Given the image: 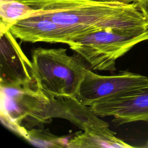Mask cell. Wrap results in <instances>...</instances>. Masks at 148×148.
Masks as SVG:
<instances>
[{
  "label": "cell",
  "mask_w": 148,
  "mask_h": 148,
  "mask_svg": "<svg viewBox=\"0 0 148 148\" xmlns=\"http://www.w3.org/2000/svg\"><path fill=\"white\" fill-rule=\"evenodd\" d=\"M147 84L148 78L139 74L123 71L105 76L95 73L88 68L76 98L83 105L90 106L103 98Z\"/></svg>",
  "instance_id": "5b68a950"
},
{
  "label": "cell",
  "mask_w": 148,
  "mask_h": 148,
  "mask_svg": "<svg viewBox=\"0 0 148 148\" xmlns=\"http://www.w3.org/2000/svg\"><path fill=\"white\" fill-rule=\"evenodd\" d=\"M96 1L100 2H123V3H132L133 2L132 0H94Z\"/></svg>",
  "instance_id": "4fadbf2b"
},
{
  "label": "cell",
  "mask_w": 148,
  "mask_h": 148,
  "mask_svg": "<svg viewBox=\"0 0 148 148\" xmlns=\"http://www.w3.org/2000/svg\"><path fill=\"white\" fill-rule=\"evenodd\" d=\"M34 9L21 0H1V29H9L17 21L31 16Z\"/></svg>",
  "instance_id": "30bf717a"
},
{
  "label": "cell",
  "mask_w": 148,
  "mask_h": 148,
  "mask_svg": "<svg viewBox=\"0 0 148 148\" xmlns=\"http://www.w3.org/2000/svg\"><path fill=\"white\" fill-rule=\"evenodd\" d=\"M83 59L64 48H36L32 51L34 78L49 95L76 98L88 69Z\"/></svg>",
  "instance_id": "7a4b0ae2"
},
{
  "label": "cell",
  "mask_w": 148,
  "mask_h": 148,
  "mask_svg": "<svg viewBox=\"0 0 148 148\" xmlns=\"http://www.w3.org/2000/svg\"><path fill=\"white\" fill-rule=\"evenodd\" d=\"M15 38L9 29H1V86H17L35 81L32 62Z\"/></svg>",
  "instance_id": "ba28073f"
},
{
  "label": "cell",
  "mask_w": 148,
  "mask_h": 148,
  "mask_svg": "<svg viewBox=\"0 0 148 148\" xmlns=\"http://www.w3.org/2000/svg\"><path fill=\"white\" fill-rule=\"evenodd\" d=\"M38 15L88 33L105 29L148 28V22L136 2L94 0H21Z\"/></svg>",
  "instance_id": "6da1fadb"
},
{
  "label": "cell",
  "mask_w": 148,
  "mask_h": 148,
  "mask_svg": "<svg viewBox=\"0 0 148 148\" xmlns=\"http://www.w3.org/2000/svg\"><path fill=\"white\" fill-rule=\"evenodd\" d=\"M53 96L42 90L36 82L1 86V119L8 128L23 137L33 127L52 119Z\"/></svg>",
  "instance_id": "3957f363"
},
{
  "label": "cell",
  "mask_w": 148,
  "mask_h": 148,
  "mask_svg": "<svg viewBox=\"0 0 148 148\" xmlns=\"http://www.w3.org/2000/svg\"><path fill=\"white\" fill-rule=\"evenodd\" d=\"M9 31L16 38L25 42L67 45L78 36L88 33L78 28L58 24L34 14L17 21L10 26Z\"/></svg>",
  "instance_id": "52a82bcc"
},
{
  "label": "cell",
  "mask_w": 148,
  "mask_h": 148,
  "mask_svg": "<svg viewBox=\"0 0 148 148\" xmlns=\"http://www.w3.org/2000/svg\"><path fill=\"white\" fill-rule=\"evenodd\" d=\"M148 39V28L105 29L78 36L68 45L96 71H113L116 60L137 43Z\"/></svg>",
  "instance_id": "277c9868"
},
{
  "label": "cell",
  "mask_w": 148,
  "mask_h": 148,
  "mask_svg": "<svg viewBox=\"0 0 148 148\" xmlns=\"http://www.w3.org/2000/svg\"><path fill=\"white\" fill-rule=\"evenodd\" d=\"M69 148H128L133 147L116 136L109 125L79 132L68 142Z\"/></svg>",
  "instance_id": "9c48e42d"
},
{
  "label": "cell",
  "mask_w": 148,
  "mask_h": 148,
  "mask_svg": "<svg viewBox=\"0 0 148 148\" xmlns=\"http://www.w3.org/2000/svg\"><path fill=\"white\" fill-rule=\"evenodd\" d=\"M133 1V2H138L139 0H132Z\"/></svg>",
  "instance_id": "5bb4252c"
},
{
  "label": "cell",
  "mask_w": 148,
  "mask_h": 148,
  "mask_svg": "<svg viewBox=\"0 0 148 148\" xmlns=\"http://www.w3.org/2000/svg\"><path fill=\"white\" fill-rule=\"evenodd\" d=\"M136 3L148 22V0H139Z\"/></svg>",
  "instance_id": "7c38bea8"
},
{
  "label": "cell",
  "mask_w": 148,
  "mask_h": 148,
  "mask_svg": "<svg viewBox=\"0 0 148 148\" xmlns=\"http://www.w3.org/2000/svg\"><path fill=\"white\" fill-rule=\"evenodd\" d=\"M32 145L41 147H68L66 138L51 134L49 130L29 129L24 137Z\"/></svg>",
  "instance_id": "8fae6325"
},
{
  "label": "cell",
  "mask_w": 148,
  "mask_h": 148,
  "mask_svg": "<svg viewBox=\"0 0 148 148\" xmlns=\"http://www.w3.org/2000/svg\"><path fill=\"white\" fill-rule=\"evenodd\" d=\"M89 107L99 117H113L118 124L148 122V84L103 98Z\"/></svg>",
  "instance_id": "8992f818"
}]
</instances>
